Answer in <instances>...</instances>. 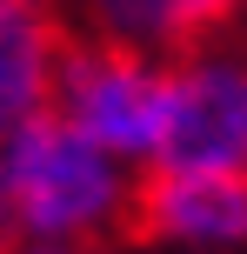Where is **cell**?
Wrapping results in <instances>:
<instances>
[{
	"label": "cell",
	"instance_id": "4",
	"mask_svg": "<svg viewBox=\"0 0 247 254\" xmlns=\"http://www.w3.org/2000/svg\"><path fill=\"white\" fill-rule=\"evenodd\" d=\"M141 214L160 241L241 248L247 241V174H154Z\"/></svg>",
	"mask_w": 247,
	"mask_h": 254
},
{
	"label": "cell",
	"instance_id": "3",
	"mask_svg": "<svg viewBox=\"0 0 247 254\" xmlns=\"http://www.w3.org/2000/svg\"><path fill=\"white\" fill-rule=\"evenodd\" d=\"M154 174H247V67L194 61L167 74Z\"/></svg>",
	"mask_w": 247,
	"mask_h": 254
},
{
	"label": "cell",
	"instance_id": "7",
	"mask_svg": "<svg viewBox=\"0 0 247 254\" xmlns=\"http://www.w3.org/2000/svg\"><path fill=\"white\" fill-rule=\"evenodd\" d=\"M227 7H234V0H174V13H181V34H187V27H207V20H221Z\"/></svg>",
	"mask_w": 247,
	"mask_h": 254
},
{
	"label": "cell",
	"instance_id": "8",
	"mask_svg": "<svg viewBox=\"0 0 247 254\" xmlns=\"http://www.w3.org/2000/svg\"><path fill=\"white\" fill-rule=\"evenodd\" d=\"M34 254H53V248H34Z\"/></svg>",
	"mask_w": 247,
	"mask_h": 254
},
{
	"label": "cell",
	"instance_id": "5",
	"mask_svg": "<svg viewBox=\"0 0 247 254\" xmlns=\"http://www.w3.org/2000/svg\"><path fill=\"white\" fill-rule=\"evenodd\" d=\"M53 87V27L34 0H0V140L47 114Z\"/></svg>",
	"mask_w": 247,
	"mask_h": 254
},
{
	"label": "cell",
	"instance_id": "9",
	"mask_svg": "<svg viewBox=\"0 0 247 254\" xmlns=\"http://www.w3.org/2000/svg\"><path fill=\"white\" fill-rule=\"evenodd\" d=\"M53 254H60V248H53Z\"/></svg>",
	"mask_w": 247,
	"mask_h": 254
},
{
	"label": "cell",
	"instance_id": "2",
	"mask_svg": "<svg viewBox=\"0 0 247 254\" xmlns=\"http://www.w3.org/2000/svg\"><path fill=\"white\" fill-rule=\"evenodd\" d=\"M160 114H167V74H154L127 47H94L60 67V121L114 161H154Z\"/></svg>",
	"mask_w": 247,
	"mask_h": 254
},
{
	"label": "cell",
	"instance_id": "6",
	"mask_svg": "<svg viewBox=\"0 0 247 254\" xmlns=\"http://www.w3.org/2000/svg\"><path fill=\"white\" fill-rule=\"evenodd\" d=\"M80 7H87V13H94V27H107L120 47H147V40L181 34V13H174V0H80Z\"/></svg>",
	"mask_w": 247,
	"mask_h": 254
},
{
	"label": "cell",
	"instance_id": "1",
	"mask_svg": "<svg viewBox=\"0 0 247 254\" xmlns=\"http://www.w3.org/2000/svg\"><path fill=\"white\" fill-rule=\"evenodd\" d=\"M120 207V167L60 114H34L0 140V228L34 234L40 248L100 228Z\"/></svg>",
	"mask_w": 247,
	"mask_h": 254
}]
</instances>
